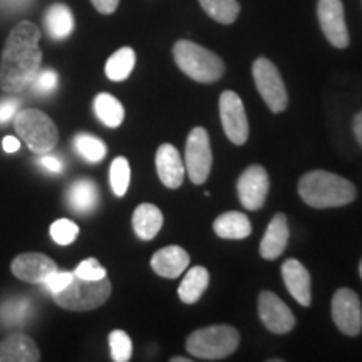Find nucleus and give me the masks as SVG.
Masks as SVG:
<instances>
[{"instance_id": "obj_1", "label": "nucleus", "mask_w": 362, "mask_h": 362, "mask_svg": "<svg viewBox=\"0 0 362 362\" xmlns=\"http://www.w3.org/2000/svg\"><path fill=\"white\" fill-rule=\"evenodd\" d=\"M40 29L34 22L22 21L8 34L0 57V89L17 94L30 88L42 64L39 47Z\"/></svg>"}, {"instance_id": "obj_2", "label": "nucleus", "mask_w": 362, "mask_h": 362, "mask_svg": "<svg viewBox=\"0 0 362 362\" xmlns=\"http://www.w3.org/2000/svg\"><path fill=\"white\" fill-rule=\"evenodd\" d=\"M298 194L312 208H334L356 200V187L342 176L315 170L298 181Z\"/></svg>"}, {"instance_id": "obj_3", "label": "nucleus", "mask_w": 362, "mask_h": 362, "mask_svg": "<svg viewBox=\"0 0 362 362\" xmlns=\"http://www.w3.org/2000/svg\"><path fill=\"white\" fill-rule=\"evenodd\" d=\"M173 56L176 66L197 83H216L225 72L223 61L215 52L192 40H178L173 47Z\"/></svg>"}, {"instance_id": "obj_4", "label": "nucleus", "mask_w": 362, "mask_h": 362, "mask_svg": "<svg viewBox=\"0 0 362 362\" xmlns=\"http://www.w3.org/2000/svg\"><path fill=\"white\" fill-rule=\"evenodd\" d=\"M238 344L240 334L232 325H210L189 334L187 351L197 359L218 361L233 354Z\"/></svg>"}, {"instance_id": "obj_5", "label": "nucleus", "mask_w": 362, "mask_h": 362, "mask_svg": "<svg viewBox=\"0 0 362 362\" xmlns=\"http://www.w3.org/2000/svg\"><path fill=\"white\" fill-rule=\"evenodd\" d=\"M13 128L35 155L51 153L59 141L57 126L51 117L39 110L17 111L13 116Z\"/></svg>"}, {"instance_id": "obj_6", "label": "nucleus", "mask_w": 362, "mask_h": 362, "mask_svg": "<svg viewBox=\"0 0 362 362\" xmlns=\"http://www.w3.org/2000/svg\"><path fill=\"white\" fill-rule=\"evenodd\" d=\"M111 296V282L104 277L99 280H86L81 277L72 279L64 291L52 293L54 302L59 307L72 312H88L101 307Z\"/></svg>"}, {"instance_id": "obj_7", "label": "nucleus", "mask_w": 362, "mask_h": 362, "mask_svg": "<svg viewBox=\"0 0 362 362\" xmlns=\"http://www.w3.org/2000/svg\"><path fill=\"white\" fill-rule=\"evenodd\" d=\"M253 81H255L257 90L260 93L267 106L272 112H282L288 106L287 89L282 81V76L275 64L269 59L259 57L253 62Z\"/></svg>"}, {"instance_id": "obj_8", "label": "nucleus", "mask_w": 362, "mask_h": 362, "mask_svg": "<svg viewBox=\"0 0 362 362\" xmlns=\"http://www.w3.org/2000/svg\"><path fill=\"white\" fill-rule=\"evenodd\" d=\"M211 163H214V155H211L210 136L205 128H194L188 136L187 149H185V168L189 180L194 185L205 183L210 176Z\"/></svg>"}, {"instance_id": "obj_9", "label": "nucleus", "mask_w": 362, "mask_h": 362, "mask_svg": "<svg viewBox=\"0 0 362 362\" xmlns=\"http://www.w3.org/2000/svg\"><path fill=\"white\" fill-rule=\"evenodd\" d=\"M332 319L342 334L359 336L362 330L361 298L351 288H339L332 297Z\"/></svg>"}, {"instance_id": "obj_10", "label": "nucleus", "mask_w": 362, "mask_h": 362, "mask_svg": "<svg viewBox=\"0 0 362 362\" xmlns=\"http://www.w3.org/2000/svg\"><path fill=\"white\" fill-rule=\"evenodd\" d=\"M220 119L226 138L233 144H245L248 139V119L242 99L233 90H225L220 96Z\"/></svg>"}, {"instance_id": "obj_11", "label": "nucleus", "mask_w": 362, "mask_h": 362, "mask_svg": "<svg viewBox=\"0 0 362 362\" xmlns=\"http://www.w3.org/2000/svg\"><path fill=\"white\" fill-rule=\"evenodd\" d=\"M317 19L324 35L334 47L346 49L349 45V30L344 16L342 0H319Z\"/></svg>"}, {"instance_id": "obj_12", "label": "nucleus", "mask_w": 362, "mask_h": 362, "mask_svg": "<svg viewBox=\"0 0 362 362\" xmlns=\"http://www.w3.org/2000/svg\"><path fill=\"white\" fill-rule=\"evenodd\" d=\"M270 180L264 166L252 165L240 175L237 181V192L240 203L247 210H260L265 205L269 194Z\"/></svg>"}, {"instance_id": "obj_13", "label": "nucleus", "mask_w": 362, "mask_h": 362, "mask_svg": "<svg viewBox=\"0 0 362 362\" xmlns=\"http://www.w3.org/2000/svg\"><path fill=\"white\" fill-rule=\"evenodd\" d=\"M259 315L265 327L274 334H287L296 325L292 310L274 292L269 291L260 293Z\"/></svg>"}, {"instance_id": "obj_14", "label": "nucleus", "mask_w": 362, "mask_h": 362, "mask_svg": "<svg viewBox=\"0 0 362 362\" xmlns=\"http://www.w3.org/2000/svg\"><path fill=\"white\" fill-rule=\"evenodd\" d=\"M12 274L22 282L42 284L49 275L57 272V265L51 257L37 252H27L17 255L11 264Z\"/></svg>"}, {"instance_id": "obj_15", "label": "nucleus", "mask_w": 362, "mask_h": 362, "mask_svg": "<svg viewBox=\"0 0 362 362\" xmlns=\"http://www.w3.org/2000/svg\"><path fill=\"white\" fill-rule=\"evenodd\" d=\"M156 171L161 183L165 185L166 188L176 189L183 185L187 168H185V163L181 160L178 149H176L173 144L165 143L158 148Z\"/></svg>"}, {"instance_id": "obj_16", "label": "nucleus", "mask_w": 362, "mask_h": 362, "mask_svg": "<svg viewBox=\"0 0 362 362\" xmlns=\"http://www.w3.org/2000/svg\"><path fill=\"white\" fill-rule=\"evenodd\" d=\"M282 279L284 284L287 285L291 296L296 298L298 304L309 307L312 302L309 270L298 260L288 259L282 265Z\"/></svg>"}, {"instance_id": "obj_17", "label": "nucleus", "mask_w": 362, "mask_h": 362, "mask_svg": "<svg viewBox=\"0 0 362 362\" xmlns=\"http://www.w3.org/2000/svg\"><path fill=\"white\" fill-rule=\"evenodd\" d=\"M40 351L33 337L25 334H11L0 342V362H37Z\"/></svg>"}, {"instance_id": "obj_18", "label": "nucleus", "mask_w": 362, "mask_h": 362, "mask_svg": "<svg viewBox=\"0 0 362 362\" xmlns=\"http://www.w3.org/2000/svg\"><path fill=\"white\" fill-rule=\"evenodd\" d=\"M188 265L189 255L178 245L161 248L151 257V269L165 279H176L188 269Z\"/></svg>"}, {"instance_id": "obj_19", "label": "nucleus", "mask_w": 362, "mask_h": 362, "mask_svg": "<svg viewBox=\"0 0 362 362\" xmlns=\"http://www.w3.org/2000/svg\"><path fill=\"white\" fill-rule=\"evenodd\" d=\"M288 243V225L284 214H277L267 226L260 243V255L265 260H275L282 255Z\"/></svg>"}, {"instance_id": "obj_20", "label": "nucleus", "mask_w": 362, "mask_h": 362, "mask_svg": "<svg viewBox=\"0 0 362 362\" xmlns=\"http://www.w3.org/2000/svg\"><path fill=\"white\" fill-rule=\"evenodd\" d=\"M99 192L94 181L88 178L78 180L71 185L67 189V203H69L71 210L76 214H89L98 205Z\"/></svg>"}, {"instance_id": "obj_21", "label": "nucleus", "mask_w": 362, "mask_h": 362, "mask_svg": "<svg viewBox=\"0 0 362 362\" xmlns=\"http://www.w3.org/2000/svg\"><path fill=\"white\" fill-rule=\"evenodd\" d=\"M163 226L161 210L153 203H143L133 214L134 233L141 240H153Z\"/></svg>"}, {"instance_id": "obj_22", "label": "nucleus", "mask_w": 362, "mask_h": 362, "mask_svg": "<svg viewBox=\"0 0 362 362\" xmlns=\"http://www.w3.org/2000/svg\"><path fill=\"white\" fill-rule=\"evenodd\" d=\"M45 29L54 40H64L74 30V16L66 4H52L44 16Z\"/></svg>"}, {"instance_id": "obj_23", "label": "nucleus", "mask_w": 362, "mask_h": 362, "mask_svg": "<svg viewBox=\"0 0 362 362\" xmlns=\"http://www.w3.org/2000/svg\"><path fill=\"white\" fill-rule=\"evenodd\" d=\"M214 230L220 238L242 240L250 237L252 223L248 216L240 211H226L214 221Z\"/></svg>"}, {"instance_id": "obj_24", "label": "nucleus", "mask_w": 362, "mask_h": 362, "mask_svg": "<svg viewBox=\"0 0 362 362\" xmlns=\"http://www.w3.org/2000/svg\"><path fill=\"white\" fill-rule=\"evenodd\" d=\"M208 280H210V275H208L205 267H192L178 287V297L181 302L194 304V302L200 300V297L208 287Z\"/></svg>"}, {"instance_id": "obj_25", "label": "nucleus", "mask_w": 362, "mask_h": 362, "mask_svg": "<svg viewBox=\"0 0 362 362\" xmlns=\"http://www.w3.org/2000/svg\"><path fill=\"white\" fill-rule=\"evenodd\" d=\"M94 112L107 128H119L124 121V107L112 94L101 93L94 98Z\"/></svg>"}, {"instance_id": "obj_26", "label": "nucleus", "mask_w": 362, "mask_h": 362, "mask_svg": "<svg viewBox=\"0 0 362 362\" xmlns=\"http://www.w3.org/2000/svg\"><path fill=\"white\" fill-rule=\"evenodd\" d=\"M136 64V52L131 47H121L106 62V76L107 79L121 83L129 78Z\"/></svg>"}, {"instance_id": "obj_27", "label": "nucleus", "mask_w": 362, "mask_h": 362, "mask_svg": "<svg viewBox=\"0 0 362 362\" xmlns=\"http://www.w3.org/2000/svg\"><path fill=\"white\" fill-rule=\"evenodd\" d=\"M200 6L211 19L220 24H233L240 13L238 0H200Z\"/></svg>"}, {"instance_id": "obj_28", "label": "nucleus", "mask_w": 362, "mask_h": 362, "mask_svg": "<svg viewBox=\"0 0 362 362\" xmlns=\"http://www.w3.org/2000/svg\"><path fill=\"white\" fill-rule=\"evenodd\" d=\"M74 148L79 153V156H83L86 161L89 163H99L106 156L107 148L101 139L96 138L93 134L81 133L74 138Z\"/></svg>"}, {"instance_id": "obj_29", "label": "nucleus", "mask_w": 362, "mask_h": 362, "mask_svg": "<svg viewBox=\"0 0 362 362\" xmlns=\"http://www.w3.org/2000/svg\"><path fill=\"white\" fill-rule=\"evenodd\" d=\"M129 180L131 168L128 160L123 156H117L116 160L111 163L110 168V183L116 197H124L129 188Z\"/></svg>"}, {"instance_id": "obj_30", "label": "nucleus", "mask_w": 362, "mask_h": 362, "mask_svg": "<svg viewBox=\"0 0 362 362\" xmlns=\"http://www.w3.org/2000/svg\"><path fill=\"white\" fill-rule=\"evenodd\" d=\"M29 312L30 300H27V298H13V300H8L7 304L2 305V309H0V320L8 325L22 324L25 322Z\"/></svg>"}, {"instance_id": "obj_31", "label": "nucleus", "mask_w": 362, "mask_h": 362, "mask_svg": "<svg viewBox=\"0 0 362 362\" xmlns=\"http://www.w3.org/2000/svg\"><path fill=\"white\" fill-rule=\"evenodd\" d=\"M111 359L115 362H128L133 354V342L124 330H112L110 334Z\"/></svg>"}, {"instance_id": "obj_32", "label": "nucleus", "mask_w": 362, "mask_h": 362, "mask_svg": "<svg viewBox=\"0 0 362 362\" xmlns=\"http://www.w3.org/2000/svg\"><path fill=\"white\" fill-rule=\"evenodd\" d=\"M79 235V226L74 223V221L67 220V218H61L56 220L51 225V237L57 245L61 247H67L78 238Z\"/></svg>"}, {"instance_id": "obj_33", "label": "nucleus", "mask_w": 362, "mask_h": 362, "mask_svg": "<svg viewBox=\"0 0 362 362\" xmlns=\"http://www.w3.org/2000/svg\"><path fill=\"white\" fill-rule=\"evenodd\" d=\"M57 83H59L57 72L52 69H44V71H39V74L35 76L34 83L30 84V88L34 89L35 94H42V96H45V94H51L56 90Z\"/></svg>"}, {"instance_id": "obj_34", "label": "nucleus", "mask_w": 362, "mask_h": 362, "mask_svg": "<svg viewBox=\"0 0 362 362\" xmlns=\"http://www.w3.org/2000/svg\"><path fill=\"white\" fill-rule=\"evenodd\" d=\"M76 277L86 279V280H99L107 277L106 269L101 267V264L96 259H86L76 267L74 270Z\"/></svg>"}, {"instance_id": "obj_35", "label": "nucleus", "mask_w": 362, "mask_h": 362, "mask_svg": "<svg viewBox=\"0 0 362 362\" xmlns=\"http://www.w3.org/2000/svg\"><path fill=\"white\" fill-rule=\"evenodd\" d=\"M72 279H74V274H71V272H54V274L49 275L47 279L44 280L42 284L45 287V291L51 292V293H57L61 291H64V288L67 287L72 282Z\"/></svg>"}, {"instance_id": "obj_36", "label": "nucleus", "mask_w": 362, "mask_h": 362, "mask_svg": "<svg viewBox=\"0 0 362 362\" xmlns=\"http://www.w3.org/2000/svg\"><path fill=\"white\" fill-rule=\"evenodd\" d=\"M19 111V101L16 98L2 99L0 101V123H7L13 119V116Z\"/></svg>"}, {"instance_id": "obj_37", "label": "nucleus", "mask_w": 362, "mask_h": 362, "mask_svg": "<svg viewBox=\"0 0 362 362\" xmlns=\"http://www.w3.org/2000/svg\"><path fill=\"white\" fill-rule=\"evenodd\" d=\"M93 2L94 8L99 13H104V16H110V13H115L117 6H119V0H90Z\"/></svg>"}, {"instance_id": "obj_38", "label": "nucleus", "mask_w": 362, "mask_h": 362, "mask_svg": "<svg viewBox=\"0 0 362 362\" xmlns=\"http://www.w3.org/2000/svg\"><path fill=\"white\" fill-rule=\"evenodd\" d=\"M39 163L44 166L45 170L51 171V173H61L62 171V161L59 160L57 156L47 155V153H45V156L40 158Z\"/></svg>"}, {"instance_id": "obj_39", "label": "nucleus", "mask_w": 362, "mask_h": 362, "mask_svg": "<svg viewBox=\"0 0 362 362\" xmlns=\"http://www.w3.org/2000/svg\"><path fill=\"white\" fill-rule=\"evenodd\" d=\"M19 148H21V141L16 138V136H6V138H4L2 149L6 153H16L19 151Z\"/></svg>"}, {"instance_id": "obj_40", "label": "nucleus", "mask_w": 362, "mask_h": 362, "mask_svg": "<svg viewBox=\"0 0 362 362\" xmlns=\"http://www.w3.org/2000/svg\"><path fill=\"white\" fill-rule=\"evenodd\" d=\"M354 134H356L357 143L362 146V111L354 117Z\"/></svg>"}, {"instance_id": "obj_41", "label": "nucleus", "mask_w": 362, "mask_h": 362, "mask_svg": "<svg viewBox=\"0 0 362 362\" xmlns=\"http://www.w3.org/2000/svg\"><path fill=\"white\" fill-rule=\"evenodd\" d=\"M171 362H192L189 357H171Z\"/></svg>"}, {"instance_id": "obj_42", "label": "nucleus", "mask_w": 362, "mask_h": 362, "mask_svg": "<svg viewBox=\"0 0 362 362\" xmlns=\"http://www.w3.org/2000/svg\"><path fill=\"white\" fill-rule=\"evenodd\" d=\"M359 274H361V279H362V260H361V264H359Z\"/></svg>"}]
</instances>
